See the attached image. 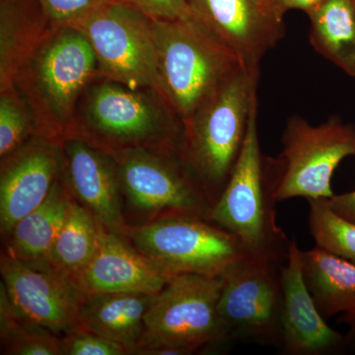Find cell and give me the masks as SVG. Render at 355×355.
Instances as JSON below:
<instances>
[{
	"label": "cell",
	"instance_id": "obj_28",
	"mask_svg": "<svg viewBox=\"0 0 355 355\" xmlns=\"http://www.w3.org/2000/svg\"><path fill=\"white\" fill-rule=\"evenodd\" d=\"M112 0H40L55 26H72Z\"/></svg>",
	"mask_w": 355,
	"mask_h": 355
},
{
	"label": "cell",
	"instance_id": "obj_25",
	"mask_svg": "<svg viewBox=\"0 0 355 355\" xmlns=\"http://www.w3.org/2000/svg\"><path fill=\"white\" fill-rule=\"evenodd\" d=\"M309 227L316 247L355 263V223L338 216L326 198L308 200Z\"/></svg>",
	"mask_w": 355,
	"mask_h": 355
},
{
	"label": "cell",
	"instance_id": "obj_12",
	"mask_svg": "<svg viewBox=\"0 0 355 355\" xmlns=\"http://www.w3.org/2000/svg\"><path fill=\"white\" fill-rule=\"evenodd\" d=\"M0 275V284L16 309L35 324L60 338L83 328V292L48 261L20 260L4 252Z\"/></svg>",
	"mask_w": 355,
	"mask_h": 355
},
{
	"label": "cell",
	"instance_id": "obj_22",
	"mask_svg": "<svg viewBox=\"0 0 355 355\" xmlns=\"http://www.w3.org/2000/svg\"><path fill=\"white\" fill-rule=\"evenodd\" d=\"M307 15L315 51L355 78V0H326Z\"/></svg>",
	"mask_w": 355,
	"mask_h": 355
},
{
	"label": "cell",
	"instance_id": "obj_11",
	"mask_svg": "<svg viewBox=\"0 0 355 355\" xmlns=\"http://www.w3.org/2000/svg\"><path fill=\"white\" fill-rule=\"evenodd\" d=\"M277 265L247 256L220 275L218 314L227 340L279 345L282 284Z\"/></svg>",
	"mask_w": 355,
	"mask_h": 355
},
{
	"label": "cell",
	"instance_id": "obj_6",
	"mask_svg": "<svg viewBox=\"0 0 355 355\" xmlns=\"http://www.w3.org/2000/svg\"><path fill=\"white\" fill-rule=\"evenodd\" d=\"M221 277L173 275L155 294L132 354L183 355L226 342L218 314Z\"/></svg>",
	"mask_w": 355,
	"mask_h": 355
},
{
	"label": "cell",
	"instance_id": "obj_7",
	"mask_svg": "<svg viewBox=\"0 0 355 355\" xmlns=\"http://www.w3.org/2000/svg\"><path fill=\"white\" fill-rule=\"evenodd\" d=\"M282 146L279 157L268 158L277 202L293 198L329 200L336 195L331 178L336 167L355 155V128L338 116L312 125L293 116L287 121Z\"/></svg>",
	"mask_w": 355,
	"mask_h": 355
},
{
	"label": "cell",
	"instance_id": "obj_15",
	"mask_svg": "<svg viewBox=\"0 0 355 355\" xmlns=\"http://www.w3.org/2000/svg\"><path fill=\"white\" fill-rule=\"evenodd\" d=\"M60 178L72 198L105 228L125 234L130 224L123 212L118 167L111 154L77 135L69 137L62 144Z\"/></svg>",
	"mask_w": 355,
	"mask_h": 355
},
{
	"label": "cell",
	"instance_id": "obj_18",
	"mask_svg": "<svg viewBox=\"0 0 355 355\" xmlns=\"http://www.w3.org/2000/svg\"><path fill=\"white\" fill-rule=\"evenodd\" d=\"M153 297L123 292L83 294L81 324L86 330L120 343L132 354L144 336V317Z\"/></svg>",
	"mask_w": 355,
	"mask_h": 355
},
{
	"label": "cell",
	"instance_id": "obj_29",
	"mask_svg": "<svg viewBox=\"0 0 355 355\" xmlns=\"http://www.w3.org/2000/svg\"><path fill=\"white\" fill-rule=\"evenodd\" d=\"M135 7L156 20L184 19L191 17L188 0H116Z\"/></svg>",
	"mask_w": 355,
	"mask_h": 355
},
{
	"label": "cell",
	"instance_id": "obj_16",
	"mask_svg": "<svg viewBox=\"0 0 355 355\" xmlns=\"http://www.w3.org/2000/svg\"><path fill=\"white\" fill-rule=\"evenodd\" d=\"M302 251L289 242L286 265L280 268L282 308L279 345L284 354L324 355L338 352L343 338L324 321L303 279Z\"/></svg>",
	"mask_w": 355,
	"mask_h": 355
},
{
	"label": "cell",
	"instance_id": "obj_14",
	"mask_svg": "<svg viewBox=\"0 0 355 355\" xmlns=\"http://www.w3.org/2000/svg\"><path fill=\"white\" fill-rule=\"evenodd\" d=\"M62 144L36 135L0 163V232L2 239L20 219L50 195L60 176Z\"/></svg>",
	"mask_w": 355,
	"mask_h": 355
},
{
	"label": "cell",
	"instance_id": "obj_3",
	"mask_svg": "<svg viewBox=\"0 0 355 355\" xmlns=\"http://www.w3.org/2000/svg\"><path fill=\"white\" fill-rule=\"evenodd\" d=\"M273 193L270 166L259 139L257 98L241 153L207 219L235 236L248 256L279 263L286 259L289 241L277 225Z\"/></svg>",
	"mask_w": 355,
	"mask_h": 355
},
{
	"label": "cell",
	"instance_id": "obj_20",
	"mask_svg": "<svg viewBox=\"0 0 355 355\" xmlns=\"http://www.w3.org/2000/svg\"><path fill=\"white\" fill-rule=\"evenodd\" d=\"M70 200L71 196L60 176L48 198L20 219L4 238L6 253L25 261L46 259L64 225Z\"/></svg>",
	"mask_w": 355,
	"mask_h": 355
},
{
	"label": "cell",
	"instance_id": "obj_26",
	"mask_svg": "<svg viewBox=\"0 0 355 355\" xmlns=\"http://www.w3.org/2000/svg\"><path fill=\"white\" fill-rule=\"evenodd\" d=\"M37 135L34 116L15 85L0 90V158Z\"/></svg>",
	"mask_w": 355,
	"mask_h": 355
},
{
	"label": "cell",
	"instance_id": "obj_27",
	"mask_svg": "<svg viewBox=\"0 0 355 355\" xmlns=\"http://www.w3.org/2000/svg\"><path fill=\"white\" fill-rule=\"evenodd\" d=\"M120 343L81 328L60 338V355H125Z\"/></svg>",
	"mask_w": 355,
	"mask_h": 355
},
{
	"label": "cell",
	"instance_id": "obj_30",
	"mask_svg": "<svg viewBox=\"0 0 355 355\" xmlns=\"http://www.w3.org/2000/svg\"><path fill=\"white\" fill-rule=\"evenodd\" d=\"M327 200L336 214L355 223V191L335 195Z\"/></svg>",
	"mask_w": 355,
	"mask_h": 355
},
{
	"label": "cell",
	"instance_id": "obj_10",
	"mask_svg": "<svg viewBox=\"0 0 355 355\" xmlns=\"http://www.w3.org/2000/svg\"><path fill=\"white\" fill-rule=\"evenodd\" d=\"M153 21L135 7L112 0L70 27L88 39L100 77L160 92Z\"/></svg>",
	"mask_w": 355,
	"mask_h": 355
},
{
	"label": "cell",
	"instance_id": "obj_8",
	"mask_svg": "<svg viewBox=\"0 0 355 355\" xmlns=\"http://www.w3.org/2000/svg\"><path fill=\"white\" fill-rule=\"evenodd\" d=\"M121 197L142 223L170 214L207 219L214 200L177 150L135 148L111 154Z\"/></svg>",
	"mask_w": 355,
	"mask_h": 355
},
{
	"label": "cell",
	"instance_id": "obj_9",
	"mask_svg": "<svg viewBox=\"0 0 355 355\" xmlns=\"http://www.w3.org/2000/svg\"><path fill=\"white\" fill-rule=\"evenodd\" d=\"M140 253L170 275L220 277L247 257L239 240L205 217L170 214L128 226L125 234Z\"/></svg>",
	"mask_w": 355,
	"mask_h": 355
},
{
	"label": "cell",
	"instance_id": "obj_19",
	"mask_svg": "<svg viewBox=\"0 0 355 355\" xmlns=\"http://www.w3.org/2000/svg\"><path fill=\"white\" fill-rule=\"evenodd\" d=\"M51 26L40 0H0V90L14 85Z\"/></svg>",
	"mask_w": 355,
	"mask_h": 355
},
{
	"label": "cell",
	"instance_id": "obj_1",
	"mask_svg": "<svg viewBox=\"0 0 355 355\" xmlns=\"http://www.w3.org/2000/svg\"><path fill=\"white\" fill-rule=\"evenodd\" d=\"M98 76L97 58L85 35L53 25L14 85L31 110L37 135L62 144L76 137L78 103Z\"/></svg>",
	"mask_w": 355,
	"mask_h": 355
},
{
	"label": "cell",
	"instance_id": "obj_32",
	"mask_svg": "<svg viewBox=\"0 0 355 355\" xmlns=\"http://www.w3.org/2000/svg\"><path fill=\"white\" fill-rule=\"evenodd\" d=\"M345 321L349 324L350 330H352V336H354L355 338V313H352V314H347V316H345Z\"/></svg>",
	"mask_w": 355,
	"mask_h": 355
},
{
	"label": "cell",
	"instance_id": "obj_23",
	"mask_svg": "<svg viewBox=\"0 0 355 355\" xmlns=\"http://www.w3.org/2000/svg\"><path fill=\"white\" fill-rule=\"evenodd\" d=\"M101 227L99 220L71 197L64 225L44 260L76 284L97 253Z\"/></svg>",
	"mask_w": 355,
	"mask_h": 355
},
{
	"label": "cell",
	"instance_id": "obj_4",
	"mask_svg": "<svg viewBox=\"0 0 355 355\" xmlns=\"http://www.w3.org/2000/svg\"><path fill=\"white\" fill-rule=\"evenodd\" d=\"M259 73L242 67L184 123L180 154L214 202L241 153Z\"/></svg>",
	"mask_w": 355,
	"mask_h": 355
},
{
	"label": "cell",
	"instance_id": "obj_13",
	"mask_svg": "<svg viewBox=\"0 0 355 355\" xmlns=\"http://www.w3.org/2000/svg\"><path fill=\"white\" fill-rule=\"evenodd\" d=\"M188 1L191 18L246 69H259L263 58L284 38V16L273 0Z\"/></svg>",
	"mask_w": 355,
	"mask_h": 355
},
{
	"label": "cell",
	"instance_id": "obj_17",
	"mask_svg": "<svg viewBox=\"0 0 355 355\" xmlns=\"http://www.w3.org/2000/svg\"><path fill=\"white\" fill-rule=\"evenodd\" d=\"M173 275L140 253L125 235L102 225L97 253L76 280L83 294L144 293L155 295Z\"/></svg>",
	"mask_w": 355,
	"mask_h": 355
},
{
	"label": "cell",
	"instance_id": "obj_2",
	"mask_svg": "<svg viewBox=\"0 0 355 355\" xmlns=\"http://www.w3.org/2000/svg\"><path fill=\"white\" fill-rule=\"evenodd\" d=\"M76 135L105 153L150 148L181 150L184 123L153 88H130L98 76L84 91Z\"/></svg>",
	"mask_w": 355,
	"mask_h": 355
},
{
	"label": "cell",
	"instance_id": "obj_31",
	"mask_svg": "<svg viewBox=\"0 0 355 355\" xmlns=\"http://www.w3.org/2000/svg\"><path fill=\"white\" fill-rule=\"evenodd\" d=\"M326 0H273L277 11L282 16L289 10H302L305 13L321 6Z\"/></svg>",
	"mask_w": 355,
	"mask_h": 355
},
{
	"label": "cell",
	"instance_id": "obj_24",
	"mask_svg": "<svg viewBox=\"0 0 355 355\" xmlns=\"http://www.w3.org/2000/svg\"><path fill=\"white\" fill-rule=\"evenodd\" d=\"M1 354L60 355V338L42 328L16 309L0 284Z\"/></svg>",
	"mask_w": 355,
	"mask_h": 355
},
{
	"label": "cell",
	"instance_id": "obj_21",
	"mask_svg": "<svg viewBox=\"0 0 355 355\" xmlns=\"http://www.w3.org/2000/svg\"><path fill=\"white\" fill-rule=\"evenodd\" d=\"M301 258L303 279L322 316L355 313V263L318 247Z\"/></svg>",
	"mask_w": 355,
	"mask_h": 355
},
{
	"label": "cell",
	"instance_id": "obj_5",
	"mask_svg": "<svg viewBox=\"0 0 355 355\" xmlns=\"http://www.w3.org/2000/svg\"><path fill=\"white\" fill-rule=\"evenodd\" d=\"M160 92L181 121L243 67L193 18L153 21Z\"/></svg>",
	"mask_w": 355,
	"mask_h": 355
}]
</instances>
